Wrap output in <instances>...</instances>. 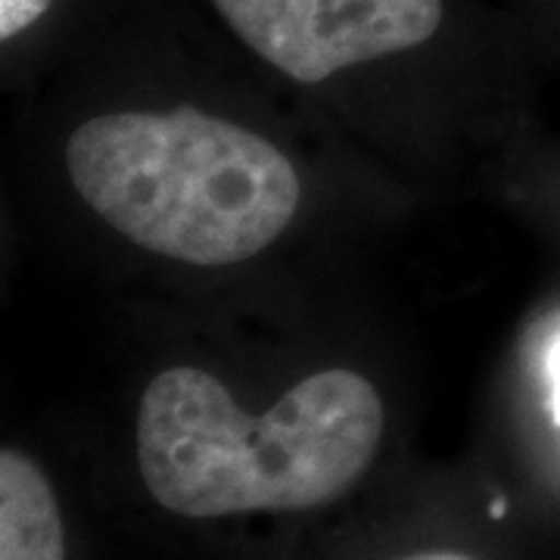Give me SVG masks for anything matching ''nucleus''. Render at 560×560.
<instances>
[{
    "label": "nucleus",
    "mask_w": 560,
    "mask_h": 560,
    "mask_svg": "<svg viewBox=\"0 0 560 560\" xmlns=\"http://www.w3.org/2000/svg\"><path fill=\"white\" fill-rule=\"evenodd\" d=\"M381 393L355 371L300 381L261 418L200 368H168L143 389L138 467L165 511L212 521L305 511L364 477L383 440Z\"/></svg>",
    "instance_id": "f257e3e1"
},
{
    "label": "nucleus",
    "mask_w": 560,
    "mask_h": 560,
    "mask_svg": "<svg viewBox=\"0 0 560 560\" xmlns=\"http://www.w3.org/2000/svg\"><path fill=\"white\" fill-rule=\"evenodd\" d=\"M66 168L121 237L202 268L259 256L302 197L293 162L271 140L194 106L88 119L66 143Z\"/></svg>",
    "instance_id": "f03ea898"
},
{
    "label": "nucleus",
    "mask_w": 560,
    "mask_h": 560,
    "mask_svg": "<svg viewBox=\"0 0 560 560\" xmlns=\"http://www.w3.org/2000/svg\"><path fill=\"white\" fill-rule=\"evenodd\" d=\"M231 32L302 84L411 50L436 35L442 0H212Z\"/></svg>",
    "instance_id": "7ed1b4c3"
},
{
    "label": "nucleus",
    "mask_w": 560,
    "mask_h": 560,
    "mask_svg": "<svg viewBox=\"0 0 560 560\" xmlns=\"http://www.w3.org/2000/svg\"><path fill=\"white\" fill-rule=\"evenodd\" d=\"M0 560H66L57 495L16 448L0 452Z\"/></svg>",
    "instance_id": "20e7f679"
},
{
    "label": "nucleus",
    "mask_w": 560,
    "mask_h": 560,
    "mask_svg": "<svg viewBox=\"0 0 560 560\" xmlns=\"http://www.w3.org/2000/svg\"><path fill=\"white\" fill-rule=\"evenodd\" d=\"M54 0H0V38L10 40L38 22Z\"/></svg>",
    "instance_id": "39448f33"
},
{
    "label": "nucleus",
    "mask_w": 560,
    "mask_h": 560,
    "mask_svg": "<svg viewBox=\"0 0 560 560\" xmlns=\"http://www.w3.org/2000/svg\"><path fill=\"white\" fill-rule=\"evenodd\" d=\"M405 560H474L467 555H458V551H427V555H415V558Z\"/></svg>",
    "instance_id": "423d86ee"
},
{
    "label": "nucleus",
    "mask_w": 560,
    "mask_h": 560,
    "mask_svg": "<svg viewBox=\"0 0 560 560\" xmlns=\"http://www.w3.org/2000/svg\"><path fill=\"white\" fill-rule=\"evenodd\" d=\"M551 371H555V393H558V418H560V346H558V355L551 361Z\"/></svg>",
    "instance_id": "0eeeda50"
}]
</instances>
